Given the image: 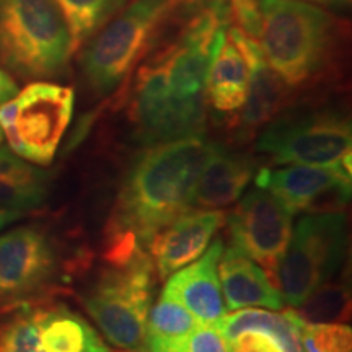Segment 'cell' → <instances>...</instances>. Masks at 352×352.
Returning a JSON list of instances; mask_svg holds the SVG:
<instances>
[{
  "instance_id": "24",
  "label": "cell",
  "mask_w": 352,
  "mask_h": 352,
  "mask_svg": "<svg viewBox=\"0 0 352 352\" xmlns=\"http://www.w3.org/2000/svg\"><path fill=\"white\" fill-rule=\"evenodd\" d=\"M296 323L303 352H351V328L341 323H310L296 311Z\"/></svg>"
},
{
  "instance_id": "3",
  "label": "cell",
  "mask_w": 352,
  "mask_h": 352,
  "mask_svg": "<svg viewBox=\"0 0 352 352\" xmlns=\"http://www.w3.org/2000/svg\"><path fill=\"white\" fill-rule=\"evenodd\" d=\"M259 47L270 67L294 88L320 78L333 57L336 20L303 0H259Z\"/></svg>"
},
{
  "instance_id": "2",
  "label": "cell",
  "mask_w": 352,
  "mask_h": 352,
  "mask_svg": "<svg viewBox=\"0 0 352 352\" xmlns=\"http://www.w3.org/2000/svg\"><path fill=\"white\" fill-rule=\"evenodd\" d=\"M219 151L202 135L145 148L124 178L107 236H127L147 248L155 233L192 210L197 179Z\"/></svg>"
},
{
  "instance_id": "9",
  "label": "cell",
  "mask_w": 352,
  "mask_h": 352,
  "mask_svg": "<svg viewBox=\"0 0 352 352\" xmlns=\"http://www.w3.org/2000/svg\"><path fill=\"white\" fill-rule=\"evenodd\" d=\"M74 113V90L34 82L0 108V127L13 153L50 165Z\"/></svg>"
},
{
  "instance_id": "6",
  "label": "cell",
  "mask_w": 352,
  "mask_h": 352,
  "mask_svg": "<svg viewBox=\"0 0 352 352\" xmlns=\"http://www.w3.org/2000/svg\"><path fill=\"white\" fill-rule=\"evenodd\" d=\"M155 264L145 252L122 264H109L83 296L87 314L104 338L122 351L147 352Z\"/></svg>"
},
{
  "instance_id": "1",
  "label": "cell",
  "mask_w": 352,
  "mask_h": 352,
  "mask_svg": "<svg viewBox=\"0 0 352 352\" xmlns=\"http://www.w3.org/2000/svg\"><path fill=\"white\" fill-rule=\"evenodd\" d=\"M189 13L175 39L148 52L134 76L127 111L147 147L204 132L209 69L230 13L227 0H210Z\"/></svg>"
},
{
  "instance_id": "29",
  "label": "cell",
  "mask_w": 352,
  "mask_h": 352,
  "mask_svg": "<svg viewBox=\"0 0 352 352\" xmlns=\"http://www.w3.org/2000/svg\"><path fill=\"white\" fill-rule=\"evenodd\" d=\"M307 2L324 3V6H340V3H346V2H349V0H307Z\"/></svg>"
},
{
  "instance_id": "12",
  "label": "cell",
  "mask_w": 352,
  "mask_h": 352,
  "mask_svg": "<svg viewBox=\"0 0 352 352\" xmlns=\"http://www.w3.org/2000/svg\"><path fill=\"white\" fill-rule=\"evenodd\" d=\"M57 271L59 254L43 228L16 227L0 235V308L32 300Z\"/></svg>"
},
{
  "instance_id": "18",
  "label": "cell",
  "mask_w": 352,
  "mask_h": 352,
  "mask_svg": "<svg viewBox=\"0 0 352 352\" xmlns=\"http://www.w3.org/2000/svg\"><path fill=\"white\" fill-rule=\"evenodd\" d=\"M254 176V162L226 148L210 158L202 170L192 196V209H222L239 201Z\"/></svg>"
},
{
  "instance_id": "14",
  "label": "cell",
  "mask_w": 352,
  "mask_h": 352,
  "mask_svg": "<svg viewBox=\"0 0 352 352\" xmlns=\"http://www.w3.org/2000/svg\"><path fill=\"white\" fill-rule=\"evenodd\" d=\"M223 222L226 214L220 209H197L179 215L155 233L148 248L158 277L168 279L173 272L199 258Z\"/></svg>"
},
{
  "instance_id": "16",
  "label": "cell",
  "mask_w": 352,
  "mask_h": 352,
  "mask_svg": "<svg viewBox=\"0 0 352 352\" xmlns=\"http://www.w3.org/2000/svg\"><path fill=\"white\" fill-rule=\"evenodd\" d=\"M222 252L223 241L215 240L195 263L173 272L162 292L182 303L202 324H215L227 315L217 274Z\"/></svg>"
},
{
  "instance_id": "19",
  "label": "cell",
  "mask_w": 352,
  "mask_h": 352,
  "mask_svg": "<svg viewBox=\"0 0 352 352\" xmlns=\"http://www.w3.org/2000/svg\"><path fill=\"white\" fill-rule=\"evenodd\" d=\"M292 88L267 65L261 47L258 46L252 64L248 94L236 121L240 139L253 138L267 122H271L285 108Z\"/></svg>"
},
{
  "instance_id": "10",
  "label": "cell",
  "mask_w": 352,
  "mask_h": 352,
  "mask_svg": "<svg viewBox=\"0 0 352 352\" xmlns=\"http://www.w3.org/2000/svg\"><path fill=\"white\" fill-rule=\"evenodd\" d=\"M351 121L327 109L279 114L256 142V151L276 165L338 166L351 160Z\"/></svg>"
},
{
  "instance_id": "27",
  "label": "cell",
  "mask_w": 352,
  "mask_h": 352,
  "mask_svg": "<svg viewBox=\"0 0 352 352\" xmlns=\"http://www.w3.org/2000/svg\"><path fill=\"white\" fill-rule=\"evenodd\" d=\"M19 87L13 78L8 76L6 70L0 69V108L10 101L12 98H15L16 94H19Z\"/></svg>"
},
{
  "instance_id": "22",
  "label": "cell",
  "mask_w": 352,
  "mask_h": 352,
  "mask_svg": "<svg viewBox=\"0 0 352 352\" xmlns=\"http://www.w3.org/2000/svg\"><path fill=\"white\" fill-rule=\"evenodd\" d=\"M127 0H56L67 20L74 52L126 6Z\"/></svg>"
},
{
  "instance_id": "15",
  "label": "cell",
  "mask_w": 352,
  "mask_h": 352,
  "mask_svg": "<svg viewBox=\"0 0 352 352\" xmlns=\"http://www.w3.org/2000/svg\"><path fill=\"white\" fill-rule=\"evenodd\" d=\"M258 46V41L235 26L227 28L210 63L206 85L208 103L219 113H235L243 107Z\"/></svg>"
},
{
  "instance_id": "11",
  "label": "cell",
  "mask_w": 352,
  "mask_h": 352,
  "mask_svg": "<svg viewBox=\"0 0 352 352\" xmlns=\"http://www.w3.org/2000/svg\"><path fill=\"white\" fill-rule=\"evenodd\" d=\"M292 210L261 186L250 189L228 215L232 245L261 264L274 285L277 266L292 235Z\"/></svg>"
},
{
  "instance_id": "30",
  "label": "cell",
  "mask_w": 352,
  "mask_h": 352,
  "mask_svg": "<svg viewBox=\"0 0 352 352\" xmlns=\"http://www.w3.org/2000/svg\"><path fill=\"white\" fill-rule=\"evenodd\" d=\"M2 140H3V131L2 127H0V144H2Z\"/></svg>"
},
{
  "instance_id": "13",
  "label": "cell",
  "mask_w": 352,
  "mask_h": 352,
  "mask_svg": "<svg viewBox=\"0 0 352 352\" xmlns=\"http://www.w3.org/2000/svg\"><path fill=\"white\" fill-rule=\"evenodd\" d=\"M351 160L338 166L285 165L261 168L256 186L270 189L296 212H342L351 197Z\"/></svg>"
},
{
  "instance_id": "28",
  "label": "cell",
  "mask_w": 352,
  "mask_h": 352,
  "mask_svg": "<svg viewBox=\"0 0 352 352\" xmlns=\"http://www.w3.org/2000/svg\"><path fill=\"white\" fill-rule=\"evenodd\" d=\"M23 215L25 214L16 212V210L0 208V230H2V228H6L8 223H12V222H15V220L21 219V217H23Z\"/></svg>"
},
{
  "instance_id": "23",
  "label": "cell",
  "mask_w": 352,
  "mask_h": 352,
  "mask_svg": "<svg viewBox=\"0 0 352 352\" xmlns=\"http://www.w3.org/2000/svg\"><path fill=\"white\" fill-rule=\"evenodd\" d=\"M349 290L341 283H327L298 307L296 314L310 323H338L349 315Z\"/></svg>"
},
{
  "instance_id": "17",
  "label": "cell",
  "mask_w": 352,
  "mask_h": 352,
  "mask_svg": "<svg viewBox=\"0 0 352 352\" xmlns=\"http://www.w3.org/2000/svg\"><path fill=\"white\" fill-rule=\"evenodd\" d=\"M217 274L223 302L228 310L246 307H264L267 310L284 308L279 289L271 283L261 266L236 246L223 250L217 264Z\"/></svg>"
},
{
  "instance_id": "26",
  "label": "cell",
  "mask_w": 352,
  "mask_h": 352,
  "mask_svg": "<svg viewBox=\"0 0 352 352\" xmlns=\"http://www.w3.org/2000/svg\"><path fill=\"white\" fill-rule=\"evenodd\" d=\"M227 3L232 26L254 41H259V33H261L259 0H227Z\"/></svg>"
},
{
  "instance_id": "20",
  "label": "cell",
  "mask_w": 352,
  "mask_h": 352,
  "mask_svg": "<svg viewBox=\"0 0 352 352\" xmlns=\"http://www.w3.org/2000/svg\"><path fill=\"white\" fill-rule=\"evenodd\" d=\"M47 188L46 171L21 160L10 148H0V208L30 212L46 201Z\"/></svg>"
},
{
  "instance_id": "5",
  "label": "cell",
  "mask_w": 352,
  "mask_h": 352,
  "mask_svg": "<svg viewBox=\"0 0 352 352\" xmlns=\"http://www.w3.org/2000/svg\"><path fill=\"white\" fill-rule=\"evenodd\" d=\"M74 52L56 0H0V63L26 78L59 76Z\"/></svg>"
},
{
  "instance_id": "7",
  "label": "cell",
  "mask_w": 352,
  "mask_h": 352,
  "mask_svg": "<svg viewBox=\"0 0 352 352\" xmlns=\"http://www.w3.org/2000/svg\"><path fill=\"white\" fill-rule=\"evenodd\" d=\"M347 220L342 212L308 214L298 220L277 266L276 285L284 303L298 308L331 280L346 258Z\"/></svg>"
},
{
  "instance_id": "21",
  "label": "cell",
  "mask_w": 352,
  "mask_h": 352,
  "mask_svg": "<svg viewBox=\"0 0 352 352\" xmlns=\"http://www.w3.org/2000/svg\"><path fill=\"white\" fill-rule=\"evenodd\" d=\"M199 321L182 303L160 294L147 316V352H170L199 327Z\"/></svg>"
},
{
  "instance_id": "4",
  "label": "cell",
  "mask_w": 352,
  "mask_h": 352,
  "mask_svg": "<svg viewBox=\"0 0 352 352\" xmlns=\"http://www.w3.org/2000/svg\"><path fill=\"white\" fill-rule=\"evenodd\" d=\"M183 0H132L85 43L82 70L98 96L111 95L152 51Z\"/></svg>"
},
{
  "instance_id": "31",
  "label": "cell",
  "mask_w": 352,
  "mask_h": 352,
  "mask_svg": "<svg viewBox=\"0 0 352 352\" xmlns=\"http://www.w3.org/2000/svg\"><path fill=\"white\" fill-rule=\"evenodd\" d=\"M127 352H132V351H127Z\"/></svg>"
},
{
  "instance_id": "8",
  "label": "cell",
  "mask_w": 352,
  "mask_h": 352,
  "mask_svg": "<svg viewBox=\"0 0 352 352\" xmlns=\"http://www.w3.org/2000/svg\"><path fill=\"white\" fill-rule=\"evenodd\" d=\"M0 352H111L65 303L32 298L0 308Z\"/></svg>"
},
{
  "instance_id": "25",
  "label": "cell",
  "mask_w": 352,
  "mask_h": 352,
  "mask_svg": "<svg viewBox=\"0 0 352 352\" xmlns=\"http://www.w3.org/2000/svg\"><path fill=\"white\" fill-rule=\"evenodd\" d=\"M170 352H230L215 324H199Z\"/></svg>"
}]
</instances>
